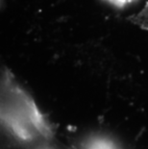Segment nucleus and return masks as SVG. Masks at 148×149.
I'll return each instance as SVG.
<instances>
[{
	"label": "nucleus",
	"instance_id": "f257e3e1",
	"mask_svg": "<svg viewBox=\"0 0 148 149\" xmlns=\"http://www.w3.org/2000/svg\"><path fill=\"white\" fill-rule=\"evenodd\" d=\"M1 121L11 143L53 141V133L35 101L8 71L1 82Z\"/></svg>",
	"mask_w": 148,
	"mask_h": 149
},
{
	"label": "nucleus",
	"instance_id": "f03ea898",
	"mask_svg": "<svg viewBox=\"0 0 148 149\" xmlns=\"http://www.w3.org/2000/svg\"><path fill=\"white\" fill-rule=\"evenodd\" d=\"M116 1H118V2H119V1H126V0H116Z\"/></svg>",
	"mask_w": 148,
	"mask_h": 149
}]
</instances>
